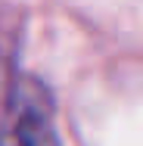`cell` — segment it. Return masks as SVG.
Masks as SVG:
<instances>
[{"mask_svg":"<svg viewBox=\"0 0 143 146\" xmlns=\"http://www.w3.org/2000/svg\"><path fill=\"white\" fill-rule=\"evenodd\" d=\"M0 146H62L53 124L50 96L37 84L19 90L13 115L0 127Z\"/></svg>","mask_w":143,"mask_h":146,"instance_id":"obj_1","label":"cell"}]
</instances>
